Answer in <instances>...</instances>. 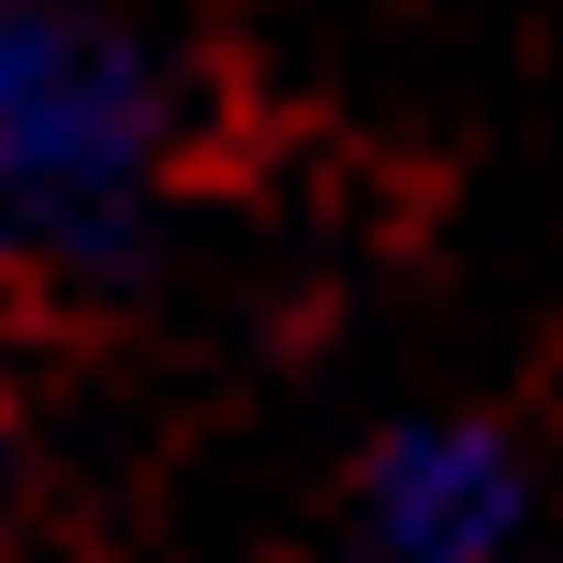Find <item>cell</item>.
I'll list each match as a JSON object with an SVG mask.
<instances>
[{"label":"cell","instance_id":"obj_1","mask_svg":"<svg viewBox=\"0 0 563 563\" xmlns=\"http://www.w3.org/2000/svg\"><path fill=\"white\" fill-rule=\"evenodd\" d=\"M178 194V89L104 0H0V267L119 282Z\"/></svg>","mask_w":563,"mask_h":563},{"label":"cell","instance_id":"obj_2","mask_svg":"<svg viewBox=\"0 0 563 563\" xmlns=\"http://www.w3.org/2000/svg\"><path fill=\"white\" fill-rule=\"evenodd\" d=\"M371 563H519L534 549V460L505 416H386L356 460Z\"/></svg>","mask_w":563,"mask_h":563}]
</instances>
